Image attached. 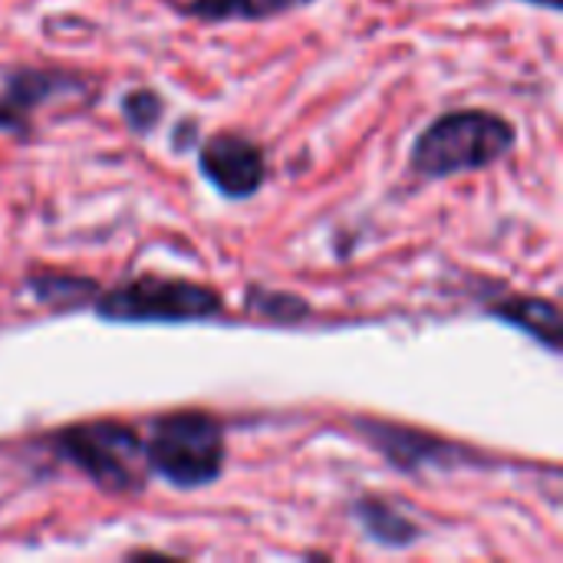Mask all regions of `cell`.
<instances>
[{
  "instance_id": "6da1fadb",
  "label": "cell",
  "mask_w": 563,
  "mask_h": 563,
  "mask_svg": "<svg viewBox=\"0 0 563 563\" xmlns=\"http://www.w3.org/2000/svg\"><path fill=\"white\" fill-rule=\"evenodd\" d=\"M518 142L515 122L492 109H455L429 122L412 145V168L422 178H452L492 168L511 155Z\"/></svg>"
},
{
  "instance_id": "7a4b0ae2",
  "label": "cell",
  "mask_w": 563,
  "mask_h": 563,
  "mask_svg": "<svg viewBox=\"0 0 563 563\" xmlns=\"http://www.w3.org/2000/svg\"><path fill=\"white\" fill-rule=\"evenodd\" d=\"M224 429L208 412H165L148 426L145 465L172 488L191 492L218 482L224 472Z\"/></svg>"
},
{
  "instance_id": "3957f363",
  "label": "cell",
  "mask_w": 563,
  "mask_h": 563,
  "mask_svg": "<svg viewBox=\"0 0 563 563\" xmlns=\"http://www.w3.org/2000/svg\"><path fill=\"white\" fill-rule=\"evenodd\" d=\"M49 449L59 462L79 468L102 492H142L148 478L145 442L125 422L96 419L56 429Z\"/></svg>"
},
{
  "instance_id": "277c9868",
  "label": "cell",
  "mask_w": 563,
  "mask_h": 563,
  "mask_svg": "<svg viewBox=\"0 0 563 563\" xmlns=\"http://www.w3.org/2000/svg\"><path fill=\"white\" fill-rule=\"evenodd\" d=\"M92 307L96 317L109 323H195L214 320L224 310V300L208 284L142 274L106 294L99 290Z\"/></svg>"
},
{
  "instance_id": "5b68a950",
  "label": "cell",
  "mask_w": 563,
  "mask_h": 563,
  "mask_svg": "<svg viewBox=\"0 0 563 563\" xmlns=\"http://www.w3.org/2000/svg\"><path fill=\"white\" fill-rule=\"evenodd\" d=\"M198 168L214 185V191L234 201L257 195L267 181L264 148L241 132H218L205 139L198 148Z\"/></svg>"
},
{
  "instance_id": "8992f818",
  "label": "cell",
  "mask_w": 563,
  "mask_h": 563,
  "mask_svg": "<svg viewBox=\"0 0 563 563\" xmlns=\"http://www.w3.org/2000/svg\"><path fill=\"white\" fill-rule=\"evenodd\" d=\"M86 82L59 73V69H10L0 86V132H13L20 139L30 135V115L56 96L82 92Z\"/></svg>"
},
{
  "instance_id": "52a82bcc",
  "label": "cell",
  "mask_w": 563,
  "mask_h": 563,
  "mask_svg": "<svg viewBox=\"0 0 563 563\" xmlns=\"http://www.w3.org/2000/svg\"><path fill=\"white\" fill-rule=\"evenodd\" d=\"M356 429L373 449H379L389 459V465H396L402 472H416L422 465H435V462H445L449 455H455V449L449 442H439L416 429H399V426L376 422V419H356Z\"/></svg>"
},
{
  "instance_id": "ba28073f",
  "label": "cell",
  "mask_w": 563,
  "mask_h": 563,
  "mask_svg": "<svg viewBox=\"0 0 563 563\" xmlns=\"http://www.w3.org/2000/svg\"><path fill=\"white\" fill-rule=\"evenodd\" d=\"M488 313L511 323V327H518L521 333H528L531 340H538L551 353L563 350V313L554 300H544V297H505V300L492 303Z\"/></svg>"
},
{
  "instance_id": "9c48e42d",
  "label": "cell",
  "mask_w": 563,
  "mask_h": 563,
  "mask_svg": "<svg viewBox=\"0 0 563 563\" xmlns=\"http://www.w3.org/2000/svg\"><path fill=\"white\" fill-rule=\"evenodd\" d=\"M353 518L360 521V528L366 531L369 541H376L379 548H389V551L412 548V544H419V538H422V528H419L409 515H399L389 501H383V498H376V495L356 498Z\"/></svg>"
},
{
  "instance_id": "30bf717a",
  "label": "cell",
  "mask_w": 563,
  "mask_h": 563,
  "mask_svg": "<svg viewBox=\"0 0 563 563\" xmlns=\"http://www.w3.org/2000/svg\"><path fill=\"white\" fill-rule=\"evenodd\" d=\"M26 287L33 297L46 307L73 310V307H89L99 297V284L79 274H30Z\"/></svg>"
},
{
  "instance_id": "8fae6325",
  "label": "cell",
  "mask_w": 563,
  "mask_h": 563,
  "mask_svg": "<svg viewBox=\"0 0 563 563\" xmlns=\"http://www.w3.org/2000/svg\"><path fill=\"white\" fill-rule=\"evenodd\" d=\"M297 7V0H195L181 13L198 20H271Z\"/></svg>"
},
{
  "instance_id": "7c38bea8",
  "label": "cell",
  "mask_w": 563,
  "mask_h": 563,
  "mask_svg": "<svg viewBox=\"0 0 563 563\" xmlns=\"http://www.w3.org/2000/svg\"><path fill=\"white\" fill-rule=\"evenodd\" d=\"M244 303L251 313L274 320V323H297L303 317H310V303L297 294H280V290H267V287H247Z\"/></svg>"
},
{
  "instance_id": "4fadbf2b",
  "label": "cell",
  "mask_w": 563,
  "mask_h": 563,
  "mask_svg": "<svg viewBox=\"0 0 563 563\" xmlns=\"http://www.w3.org/2000/svg\"><path fill=\"white\" fill-rule=\"evenodd\" d=\"M119 109H122L125 125H129L135 135H148V132L162 122V115H165V99H162L155 89L139 86V89H132V92L122 96Z\"/></svg>"
},
{
  "instance_id": "5bb4252c",
  "label": "cell",
  "mask_w": 563,
  "mask_h": 563,
  "mask_svg": "<svg viewBox=\"0 0 563 563\" xmlns=\"http://www.w3.org/2000/svg\"><path fill=\"white\" fill-rule=\"evenodd\" d=\"M525 3H531V7H544V10H563V0H525Z\"/></svg>"
},
{
  "instance_id": "9a60e30c",
  "label": "cell",
  "mask_w": 563,
  "mask_h": 563,
  "mask_svg": "<svg viewBox=\"0 0 563 563\" xmlns=\"http://www.w3.org/2000/svg\"><path fill=\"white\" fill-rule=\"evenodd\" d=\"M172 3H178V10H185L188 3H195V0H172Z\"/></svg>"
},
{
  "instance_id": "2e32d148",
  "label": "cell",
  "mask_w": 563,
  "mask_h": 563,
  "mask_svg": "<svg viewBox=\"0 0 563 563\" xmlns=\"http://www.w3.org/2000/svg\"><path fill=\"white\" fill-rule=\"evenodd\" d=\"M297 3H313V0H297Z\"/></svg>"
}]
</instances>
